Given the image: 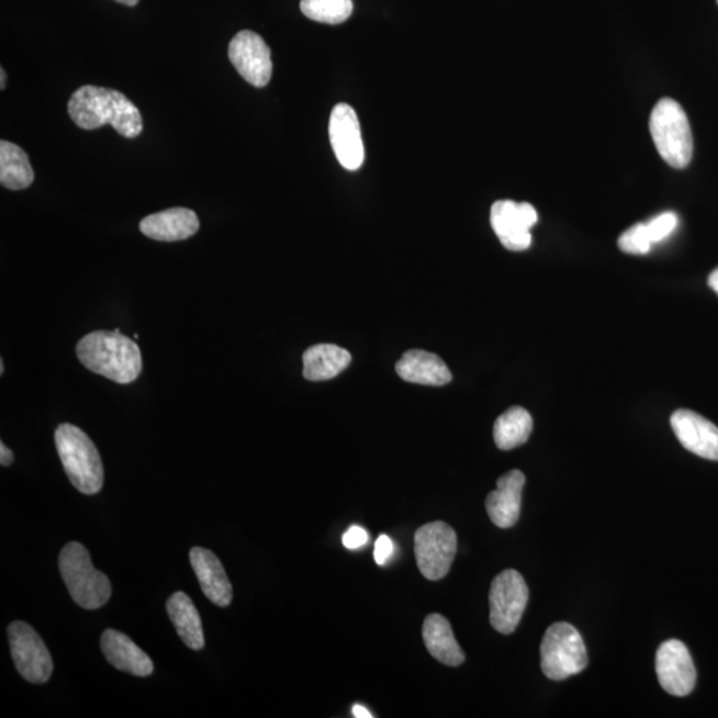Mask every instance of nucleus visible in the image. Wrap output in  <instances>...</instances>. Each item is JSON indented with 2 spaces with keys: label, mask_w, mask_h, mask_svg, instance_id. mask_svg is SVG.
<instances>
[{
  "label": "nucleus",
  "mask_w": 718,
  "mask_h": 718,
  "mask_svg": "<svg viewBox=\"0 0 718 718\" xmlns=\"http://www.w3.org/2000/svg\"><path fill=\"white\" fill-rule=\"evenodd\" d=\"M68 113L72 122L86 131L110 124L119 135L127 138H135L143 131V117L137 106L125 94L110 88L80 87L69 98Z\"/></svg>",
  "instance_id": "f257e3e1"
},
{
  "label": "nucleus",
  "mask_w": 718,
  "mask_h": 718,
  "mask_svg": "<svg viewBox=\"0 0 718 718\" xmlns=\"http://www.w3.org/2000/svg\"><path fill=\"white\" fill-rule=\"evenodd\" d=\"M80 362L92 373L127 385L137 380L143 369L141 349L120 332H93L80 339L77 348Z\"/></svg>",
  "instance_id": "f03ea898"
},
{
  "label": "nucleus",
  "mask_w": 718,
  "mask_h": 718,
  "mask_svg": "<svg viewBox=\"0 0 718 718\" xmlns=\"http://www.w3.org/2000/svg\"><path fill=\"white\" fill-rule=\"evenodd\" d=\"M56 450L63 468L81 494L94 495L103 489L102 458L90 437L79 427L63 424L55 431Z\"/></svg>",
  "instance_id": "7ed1b4c3"
},
{
  "label": "nucleus",
  "mask_w": 718,
  "mask_h": 718,
  "mask_svg": "<svg viewBox=\"0 0 718 718\" xmlns=\"http://www.w3.org/2000/svg\"><path fill=\"white\" fill-rule=\"evenodd\" d=\"M59 570L69 595L85 609H99L109 603L112 595L110 579L94 569L90 552L78 541L63 547Z\"/></svg>",
  "instance_id": "20e7f679"
},
{
  "label": "nucleus",
  "mask_w": 718,
  "mask_h": 718,
  "mask_svg": "<svg viewBox=\"0 0 718 718\" xmlns=\"http://www.w3.org/2000/svg\"><path fill=\"white\" fill-rule=\"evenodd\" d=\"M651 135L658 153L673 168H685L693 156L689 120L673 99H661L650 119Z\"/></svg>",
  "instance_id": "39448f33"
},
{
  "label": "nucleus",
  "mask_w": 718,
  "mask_h": 718,
  "mask_svg": "<svg viewBox=\"0 0 718 718\" xmlns=\"http://www.w3.org/2000/svg\"><path fill=\"white\" fill-rule=\"evenodd\" d=\"M587 665V650L575 627L560 621L547 629L540 646V666L548 678L560 682L577 675Z\"/></svg>",
  "instance_id": "423d86ee"
},
{
  "label": "nucleus",
  "mask_w": 718,
  "mask_h": 718,
  "mask_svg": "<svg viewBox=\"0 0 718 718\" xmlns=\"http://www.w3.org/2000/svg\"><path fill=\"white\" fill-rule=\"evenodd\" d=\"M457 532L445 521H431L418 528L414 537L415 559L428 581H440L457 556Z\"/></svg>",
  "instance_id": "0eeeda50"
},
{
  "label": "nucleus",
  "mask_w": 718,
  "mask_h": 718,
  "mask_svg": "<svg viewBox=\"0 0 718 718\" xmlns=\"http://www.w3.org/2000/svg\"><path fill=\"white\" fill-rule=\"evenodd\" d=\"M530 592L518 571L496 575L490 588V622L496 632L512 635L518 628Z\"/></svg>",
  "instance_id": "6e6552de"
},
{
  "label": "nucleus",
  "mask_w": 718,
  "mask_h": 718,
  "mask_svg": "<svg viewBox=\"0 0 718 718\" xmlns=\"http://www.w3.org/2000/svg\"><path fill=\"white\" fill-rule=\"evenodd\" d=\"M12 661L24 680L33 684L47 683L53 676L52 653L34 628L24 621L11 622L8 629Z\"/></svg>",
  "instance_id": "1a4fd4ad"
},
{
  "label": "nucleus",
  "mask_w": 718,
  "mask_h": 718,
  "mask_svg": "<svg viewBox=\"0 0 718 718\" xmlns=\"http://www.w3.org/2000/svg\"><path fill=\"white\" fill-rule=\"evenodd\" d=\"M490 220L495 235L506 249L521 251L531 247L530 229L538 223V213L531 204L496 201L491 207Z\"/></svg>",
  "instance_id": "9d476101"
},
{
  "label": "nucleus",
  "mask_w": 718,
  "mask_h": 718,
  "mask_svg": "<svg viewBox=\"0 0 718 718\" xmlns=\"http://www.w3.org/2000/svg\"><path fill=\"white\" fill-rule=\"evenodd\" d=\"M229 60L249 85L262 88L272 78V53L266 41L254 31H242L229 43Z\"/></svg>",
  "instance_id": "9b49d317"
},
{
  "label": "nucleus",
  "mask_w": 718,
  "mask_h": 718,
  "mask_svg": "<svg viewBox=\"0 0 718 718\" xmlns=\"http://www.w3.org/2000/svg\"><path fill=\"white\" fill-rule=\"evenodd\" d=\"M659 683L672 696H688L696 685V667L688 648L678 640H667L657 652Z\"/></svg>",
  "instance_id": "f8f14e48"
},
{
  "label": "nucleus",
  "mask_w": 718,
  "mask_h": 718,
  "mask_svg": "<svg viewBox=\"0 0 718 718\" xmlns=\"http://www.w3.org/2000/svg\"><path fill=\"white\" fill-rule=\"evenodd\" d=\"M329 137L334 154L348 171H357L364 160V148L359 120L349 104L334 106L329 122Z\"/></svg>",
  "instance_id": "ddd939ff"
},
{
  "label": "nucleus",
  "mask_w": 718,
  "mask_h": 718,
  "mask_svg": "<svg viewBox=\"0 0 718 718\" xmlns=\"http://www.w3.org/2000/svg\"><path fill=\"white\" fill-rule=\"evenodd\" d=\"M671 426L686 450L709 461H718V427L691 411L672 414Z\"/></svg>",
  "instance_id": "4468645a"
},
{
  "label": "nucleus",
  "mask_w": 718,
  "mask_h": 718,
  "mask_svg": "<svg viewBox=\"0 0 718 718\" xmlns=\"http://www.w3.org/2000/svg\"><path fill=\"white\" fill-rule=\"evenodd\" d=\"M526 476L519 470L508 471L497 479L496 490L486 500L491 521L500 528H512L519 520L521 493Z\"/></svg>",
  "instance_id": "2eb2a0df"
},
{
  "label": "nucleus",
  "mask_w": 718,
  "mask_h": 718,
  "mask_svg": "<svg viewBox=\"0 0 718 718\" xmlns=\"http://www.w3.org/2000/svg\"><path fill=\"white\" fill-rule=\"evenodd\" d=\"M189 559L204 595L216 606L228 607L232 603L233 590L220 559L212 551L201 547H193Z\"/></svg>",
  "instance_id": "dca6fc26"
},
{
  "label": "nucleus",
  "mask_w": 718,
  "mask_h": 718,
  "mask_svg": "<svg viewBox=\"0 0 718 718\" xmlns=\"http://www.w3.org/2000/svg\"><path fill=\"white\" fill-rule=\"evenodd\" d=\"M199 229L198 214L187 207H171V210L149 214L141 223L144 236L164 243L181 242V239L197 235Z\"/></svg>",
  "instance_id": "f3484780"
},
{
  "label": "nucleus",
  "mask_w": 718,
  "mask_h": 718,
  "mask_svg": "<svg viewBox=\"0 0 718 718\" xmlns=\"http://www.w3.org/2000/svg\"><path fill=\"white\" fill-rule=\"evenodd\" d=\"M100 647H102L105 659L116 670L137 677L153 675V660L127 635L115 631V629H106L100 639Z\"/></svg>",
  "instance_id": "a211bd4d"
},
{
  "label": "nucleus",
  "mask_w": 718,
  "mask_h": 718,
  "mask_svg": "<svg viewBox=\"0 0 718 718\" xmlns=\"http://www.w3.org/2000/svg\"><path fill=\"white\" fill-rule=\"evenodd\" d=\"M403 381L425 386H445L452 380L444 359L425 350H408L395 367Z\"/></svg>",
  "instance_id": "6ab92c4d"
},
{
  "label": "nucleus",
  "mask_w": 718,
  "mask_h": 718,
  "mask_svg": "<svg viewBox=\"0 0 718 718\" xmlns=\"http://www.w3.org/2000/svg\"><path fill=\"white\" fill-rule=\"evenodd\" d=\"M428 653L439 663L447 666H459L464 663V653L453 636L451 625L445 616L428 615L422 629Z\"/></svg>",
  "instance_id": "aec40b11"
},
{
  "label": "nucleus",
  "mask_w": 718,
  "mask_h": 718,
  "mask_svg": "<svg viewBox=\"0 0 718 718\" xmlns=\"http://www.w3.org/2000/svg\"><path fill=\"white\" fill-rule=\"evenodd\" d=\"M304 371L302 374L307 381H329L348 369L351 362L350 352L337 345L321 344L311 346L302 357Z\"/></svg>",
  "instance_id": "412c9836"
},
{
  "label": "nucleus",
  "mask_w": 718,
  "mask_h": 718,
  "mask_svg": "<svg viewBox=\"0 0 718 718\" xmlns=\"http://www.w3.org/2000/svg\"><path fill=\"white\" fill-rule=\"evenodd\" d=\"M167 610L176 631L189 650H203L205 646L203 622L192 598L184 592H176L168 598Z\"/></svg>",
  "instance_id": "4be33fe9"
},
{
  "label": "nucleus",
  "mask_w": 718,
  "mask_h": 718,
  "mask_svg": "<svg viewBox=\"0 0 718 718\" xmlns=\"http://www.w3.org/2000/svg\"><path fill=\"white\" fill-rule=\"evenodd\" d=\"M34 169L29 156L16 144L0 142V182L11 191H22L33 184Z\"/></svg>",
  "instance_id": "5701e85b"
},
{
  "label": "nucleus",
  "mask_w": 718,
  "mask_h": 718,
  "mask_svg": "<svg viewBox=\"0 0 718 718\" xmlns=\"http://www.w3.org/2000/svg\"><path fill=\"white\" fill-rule=\"evenodd\" d=\"M534 428L531 414L526 408L515 406L508 408L494 425L495 445L501 450H513L525 445L530 438Z\"/></svg>",
  "instance_id": "b1692460"
},
{
  "label": "nucleus",
  "mask_w": 718,
  "mask_h": 718,
  "mask_svg": "<svg viewBox=\"0 0 718 718\" xmlns=\"http://www.w3.org/2000/svg\"><path fill=\"white\" fill-rule=\"evenodd\" d=\"M301 11L314 22L341 24L351 15V0H301Z\"/></svg>",
  "instance_id": "393cba45"
},
{
  "label": "nucleus",
  "mask_w": 718,
  "mask_h": 718,
  "mask_svg": "<svg viewBox=\"0 0 718 718\" xmlns=\"http://www.w3.org/2000/svg\"><path fill=\"white\" fill-rule=\"evenodd\" d=\"M620 250L629 255H647L651 250V238L644 223L636 224L627 229L619 238Z\"/></svg>",
  "instance_id": "a878e982"
},
{
  "label": "nucleus",
  "mask_w": 718,
  "mask_h": 718,
  "mask_svg": "<svg viewBox=\"0 0 718 718\" xmlns=\"http://www.w3.org/2000/svg\"><path fill=\"white\" fill-rule=\"evenodd\" d=\"M677 224L678 218L676 213L673 212L661 213L658 217L652 218L650 223H646L652 244L663 242V239L672 235L673 231L677 228Z\"/></svg>",
  "instance_id": "bb28decb"
},
{
  "label": "nucleus",
  "mask_w": 718,
  "mask_h": 718,
  "mask_svg": "<svg viewBox=\"0 0 718 718\" xmlns=\"http://www.w3.org/2000/svg\"><path fill=\"white\" fill-rule=\"evenodd\" d=\"M369 541V535L362 527L352 526L345 532L343 543L348 550H358Z\"/></svg>",
  "instance_id": "cd10ccee"
},
{
  "label": "nucleus",
  "mask_w": 718,
  "mask_h": 718,
  "mask_svg": "<svg viewBox=\"0 0 718 718\" xmlns=\"http://www.w3.org/2000/svg\"><path fill=\"white\" fill-rule=\"evenodd\" d=\"M393 541L388 535H381L378 538L374 550V559L378 565H385L390 557L393 556Z\"/></svg>",
  "instance_id": "c85d7f7f"
},
{
  "label": "nucleus",
  "mask_w": 718,
  "mask_h": 718,
  "mask_svg": "<svg viewBox=\"0 0 718 718\" xmlns=\"http://www.w3.org/2000/svg\"><path fill=\"white\" fill-rule=\"evenodd\" d=\"M12 462H14V453H12L9 447L3 442L0 444V463H2L4 468H8V465L12 464Z\"/></svg>",
  "instance_id": "c756f323"
},
{
  "label": "nucleus",
  "mask_w": 718,
  "mask_h": 718,
  "mask_svg": "<svg viewBox=\"0 0 718 718\" xmlns=\"http://www.w3.org/2000/svg\"><path fill=\"white\" fill-rule=\"evenodd\" d=\"M352 716L357 718H371L373 715L370 714V711L367 708H363L362 705H355L352 707Z\"/></svg>",
  "instance_id": "7c9ffc66"
},
{
  "label": "nucleus",
  "mask_w": 718,
  "mask_h": 718,
  "mask_svg": "<svg viewBox=\"0 0 718 718\" xmlns=\"http://www.w3.org/2000/svg\"><path fill=\"white\" fill-rule=\"evenodd\" d=\"M709 287L718 294V268L710 273L708 279Z\"/></svg>",
  "instance_id": "2f4dec72"
},
{
  "label": "nucleus",
  "mask_w": 718,
  "mask_h": 718,
  "mask_svg": "<svg viewBox=\"0 0 718 718\" xmlns=\"http://www.w3.org/2000/svg\"><path fill=\"white\" fill-rule=\"evenodd\" d=\"M5 80H8V75H5L4 68H0V88L4 90L5 88Z\"/></svg>",
  "instance_id": "473e14b6"
},
{
  "label": "nucleus",
  "mask_w": 718,
  "mask_h": 718,
  "mask_svg": "<svg viewBox=\"0 0 718 718\" xmlns=\"http://www.w3.org/2000/svg\"><path fill=\"white\" fill-rule=\"evenodd\" d=\"M115 2L130 5V8H135V5L138 3V0H115Z\"/></svg>",
  "instance_id": "72a5a7b5"
},
{
  "label": "nucleus",
  "mask_w": 718,
  "mask_h": 718,
  "mask_svg": "<svg viewBox=\"0 0 718 718\" xmlns=\"http://www.w3.org/2000/svg\"><path fill=\"white\" fill-rule=\"evenodd\" d=\"M4 373V364L3 361H0V374Z\"/></svg>",
  "instance_id": "f704fd0d"
},
{
  "label": "nucleus",
  "mask_w": 718,
  "mask_h": 718,
  "mask_svg": "<svg viewBox=\"0 0 718 718\" xmlns=\"http://www.w3.org/2000/svg\"><path fill=\"white\" fill-rule=\"evenodd\" d=\"M717 3H718V0H717Z\"/></svg>",
  "instance_id": "c9c22d12"
}]
</instances>
